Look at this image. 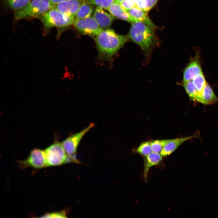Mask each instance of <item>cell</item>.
<instances>
[{
  "label": "cell",
  "instance_id": "obj_1",
  "mask_svg": "<svg viewBox=\"0 0 218 218\" xmlns=\"http://www.w3.org/2000/svg\"><path fill=\"white\" fill-rule=\"evenodd\" d=\"M101 60L111 62L114 56L128 41L126 35H119L110 28L103 29L93 38Z\"/></svg>",
  "mask_w": 218,
  "mask_h": 218
},
{
  "label": "cell",
  "instance_id": "obj_2",
  "mask_svg": "<svg viewBox=\"0 0 218 218\" xmlns=\"http://www.w3.org/2000/svg\"><path fill=\"white\" fill-rule=\"evenodd\" d=\"M154 29L138 20L132 23L127 37L137 45L148 58L158 42Z\"/></svg>",
  "mask_w": 218,
  "mask_h": 218
},
{
  "label": "cell",
  "instance_id": "obj_3",
  "mask_svg": "<svg viewBox=\"0 0 218 218\" xmlns=\"http://www.w3.org/2000/svg\"><path fill=\"white\" fill-rule=\"evenodd\" d=\"M39 18L46 31L54 27L64 28L73 25L75 20V17L64 14L53 7Z\"/></svg>",
  "mask_w": 218,
  "mask_h": 218
},
{
  "label": "cell",
  "instance_id": "obj_4",
  "mask_svg": "<svg viewBox=\"0 0 218 218\" xmlns=\"http://www.w3.org/2000/svg\"><path fill=\"white\" fill-rule=\"evenodd\" d=\"M49 0H32L24 8L15 12L16 21L33 18H39L53 7Z\"/></svg>",
  "mask_w": 218,
  "mask_h": 218
},
{
  "label": "cell",
  "instance_id": "obj_5",
  "mask_svg": "<svg viewBox=\"0 0 218 218\" xmlns=\"http://www.w3.org/2000/svg\"><path fill=\"white\" fill-rule=\"evenodd\" d=\"M45 151L47 167L59 166L71 163L61 143H54L47 148Z\"/></svg>",
  "mask_w": 218,
  "mask_h": 218
},
{
  "label": "cell",
  "instance_id": "obj_6",
  "mask_svg": "<svg viewBox=\"0 0 218 218\" xmlns=\"http://www.w3.org/2000/svg\"><path fill=\"white\" fill-rule=\"evenodd\" d=\"M94 126V124H90L82 130L70 136L61 143L67 154L72 162H79L75 157L78 146L84 135Z\"/></svg>",
  "mask_w": 218,
  "mask_h": 218
},
{
  "label": "cell",
  "instance_id": "obj_7",
  "mask_svg": "<svg viewBox=\"0 0 218 218\" xmlns=\"http://www.w3.org/2000/svg\"><path fill=\"white\" fill-rule=\"evenodd\" d=\"M73 25L80 34L93 38L104 29L92 16L82 19H75Z\"/></svg>",
  "mask_w": 218,
  "mask_h": 218
},
{
  "label": "cell",
  "instance_id": "obj_8",
  "mask_svg": "<svg viewBox=\"0 0 218 218\" xmlns=\"http://www.w3.org/2000/svg\"><path fill=\"white\" fill-rule=\"evenodd\" d=\"M19 162L21 167L23 168L30 167L41 169L47 167L45 151L39 149H34L28 158Z\"/></svg>",
  "mask_w": 218,
  "mask_h": 218
},
{
  "label": "cell",
  "instance_id": "obj_9",
  "mask_svg": "<svg viewBox=\"0 0 218 218\" xmlns=\"http://www.w3.org/2000/svg\"><path fill=\"white\" fill-rule=\"evenodd\" d=\"M198 136V134H196L190 136L167 139L160 154L163 157L168 156L175 151L183 143L191 139L197 138Z\"/></svg>",
  "mask_w": 218,
  "mask_h": 218
},
{
  "label": "cell",
  "instance_id": "obj_10",
  "mask_svg": "<svg viewBox=\"0 0 218 218\" xmlns=\"http://www.w3.org/2000/svg\"><path fill=\"white\" fill-rule=\"evenodd\" d=\"M84 0H68L58 4L53 7L61 12L75 17Z\"/></svg>",
  "mask_w": 218,
  "mask_h": 218
},
{
  "label": "cell",
  "instance_id": "obj_11",
  "mask_svg": "<svg viewBox=\"0 0 218 218\" xmlns=\"http://www.w3.org/2000/svg\"><path fill=\"white\" fill-rule=\"evenodd\" d=\"M93 17L99 26L104 29L110 27L116 19L115 17L111 14L107 12L103 8L98 6L94 9Z\"/></svg>",
  "mask_w": 218,
  "mask_h": 218
},
{
  "label": "cell",
  "instance_id": "obj_12",
  "mask_svg": "<svg viewBox=\"0 0 218 218\" xmlns=\"http://www.w3.org/2000/svg\"><path fill=\"white\" fill-rule=\"evenodd\" d=\"M201 73L202 72L198 56L196 55L184 70L183 82L192 80L195 76Z\"/></svg>",
  "mask_w": 218,
  "mask_h": 218
},
{
  "label": "cell",
  "instance_id": "obj_13",
  "mask_svg": "<svg viewBox=\"0 0 218 218\" xmlns=\"http://www.w3.org/2000/svg\"><path fill=\"white\" fill-rule=\"evenodd\" d=\"M163 157L160 153L153 152L143 157V177L145 182H147L148 173L150 169L152 167L159 164L162 161Z\"/></svg>",
  "mask_w": 218,
  "mask_h": 218
},
{
  "label": "cell",
  "instance_id": "obj_14",
  "mask_svg": "<svg viewBox=\"0 0 218 218\" xmlns=\"http://www.w3.org/2000/svg\"><path fill=\"white\" fill-rule=\"evenodd\" d=\"M106 10L115 18L131 23L137 20L124 10L120 4L114 2Z\"/></svg>",
  "mask_w": 218,
  "mask_h": 218
},
{
  "label": "cell",
  "instance_id": "obj_15",
  "mask_svg": "<svg viewBox=\"0 0 218 218\" xmlns=\"http://www.w3.org/2000/svg\"><path fill=\"white\" fill-rule=\"evenodd\" d=\"M133 18L144 23L153 29H156L157 27L149 18L147 12L135 7L126 11Z\"/></svg>",
  "mask_w": 218,
  "mask_h": 218
},
{
  "label": "cell",
  "instance_id": "obj_16",
  "mask_svg": "<svg viewBox=\"0 0 218 218\" xmlns=\"http://www.w3.org/2000/svg\"><path fill=\"white\" fill-rule=\"evenodd\" d=\"M196 101L205 105L215 103L218 100V98L215 94L212 89L206 84L202 93L196 97Z\"/></svg>",
  "mask_w": 218,
  "mask_h": 218
},
{
  "label": "cell",
  "instance_id": "obj_17",
  "mask_svg": "<svg viewBox=\"0 0 218 218\" xmlns=\"http://www.w3.org/2000/svg\"><path fill=\"white\" fill-rule=\"evenodd\" d=\"M94 5L85 1L84 2L76 15L75 19H82L91 16L94 11Z\"/></svg>",
  "mask_w": 218,
  "mask_h": 218
},
{
  "label": "cell",
  "instance_id": "obj_18",
  "mask_svg": "<svg viewBox=\"0 0 218 218\" xmlns=\"http://www.w3.org/2000/svg\"><path fill=\"white\" fill-rule=\"evenodd\" d=\"M31 0H5L7 5L15 12L26 7L30 3Z\"/></svg>",
  "mask_w": 218,
  "mask_h": 218
},
{
  "label": "cell",
  "instance_id": "obj_19",
  "mask_svg": "<svg viewBox=\"0 0 218 218\" xmlns=\"http://www.w3.org/2000/svg\"><path fill=\"white\" fill-rule=\"evenodd\" d=\"M183 86L190 100L195 102L198 91L193 80L183 82Z\"/></svg>",
  "mask_w": 218,
  "mask_h": 218
},
{
  "label": "cell",
  "instance_id": "obj_20",
  "mask_svg": "<svg viewBox=\"0 0 218 218\" xmlns=\"http://www.w3.org/2000/svg\"><path fill=\"white\" fill-rule=\"evenodd\" d=\"M192 80L198 91L197 96L202 93L207 83L202 73L195 76Z\"/></svg>",
  "mask_w": 218,
  "mask_h": 218
},
{
  "label": "cell",
  "instance_id": "obj_21",
  "mask_svg": "<svg viewBox=\"0 0 218 218\" xmlns=\"http://www.w3.org/2000/svg\"><path fill=\"white\" fill-rule=\"evenodd\" d=\"M135 151L143 157L149 154L152 152L150 141L143 142L137 147Z\"/></svg>",
  "mask_w": 218,
  "mask_h": 218
},
{
  "label": "cell",
  "instance_id": "obj_22",
  "mask_svg": "<svg viewBox=\"0 0 218 218\" xmlns=\"http://www.w3.org/2000/svg\"><path fill=\"white\" fill-rule=\"evenodd\" d=\"M167 139L155 140L150 141L152 152L160 153L165 145Z\"/></svg>",
  "mask_w": 218,
  "mask_h": 218
},
{
  "label": "cell",
  "instance_id": "obj_23",
  "mask_svg": "<svg viewBox=\"0 0 218 218\" xmlns=\"http://www.w3.org/2000/svg\"><path fill=\"white\" fill-rule=\"evenodd\" d=\"M97 6L106 9L114 2V0H84Z\"/></svg>",
  "mask_w": 218,
  "mask_h": 218
},
{
  "label": "cell",
  "instance_id": "obj_24",
  "mask_svg": "<svg viewBox=\"0 0 218 218\" xmlns=\"http://www.w3.org/2000/svg\"><path fill=\"white\" fill-rule=\"evenodd\" d=\"M67 212L65 210L61 211H60L55 212L51 213H47L40 217L46 218H65L67 217Z\"/></svg>",
  "mask_w": 218,
  "mask_h": 218
},
{
  "label": "cell",
  "instance_id": "obj_25",
  "mask_svg": "<svg viewBox=\"0 0 218 218\" xmlns=\"http://www.w3.org/2000/svg\"><path fill=\"white\" fill-rule=\"evenodd\" d=\"M120 5L126 11L136 6L135 0H125Z\"/></svg>",
  "mask_w": 218,
  "mask_h": 218
},
{
  "label": "cell",
  "instance_id": "obj_26",
  "mask_svg": "<svg viewBox=\"0 0 218 218\" xmlns=\"http://www.w3.org/2000/svg\"><path fill=\"white\" fill-rule=\"evenodd\" d=\"M158 0H146V12H148L156 4Z\"/></svg>",
  "mask_w": 218,
  "mask_h": 218
},
{
  "label": "cell",
  "instance_id": "obj_27",
  "mask_svg": "<svg viewBox=\"0 0 218 218\" xmlns=\"http://www.w3.org/2000/svg\"><path fill=\"white\" fill-rule=\"evenodd\" d=\"M135 1L136 6L146 12V0H135Z\"/></svg>",
  "mask_w": 218,
  "mask_h": 218
},
{
  "label": "cell",
  "instance_id": "obj_28",
  "mask_svg": "<svg viewBox=\"0 0 218 218\" xmlns=\"http://www.w3.org/2000/svg\"><path fill=\"white\" fill-rule=\"evenodd\" d=\"M51 4L54 6V5L61 3L62 2L66 1L68 0H49Z\"/></svg>",
  "mask_w": 218,
  "mask_h": 218
},
{
  "label": "cell",
  "instance_id": "obj_29",
  "mask_svg": "<svg viewBox=\"0 0 218 218\" xmlns=\"http://www.w3.org/2000/svg\"><path fill=\"white\" fill-rule=\"evenodd\" d=\"M125 0H114V2L118 4H120Z\"/></svg>",
  "mask_w": 218,
  "mask_h": 218
},
{
  "label": "cell",
  "instance_id": "obj_30",
  "mask_svg": "<svg viewBox=\"0 0 218 218\" xmlns=\"http://www.w3.org/2000/svg\"></svg>",
  "mask_w": 218,
  "mask_h": 218
}]
</instances>
